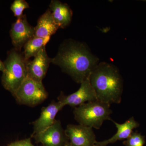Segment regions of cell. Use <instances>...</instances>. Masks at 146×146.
<instances>
[{"label": "cell", "instance_id": "2", "mask_svg": "<svg viewBox=\"0 0 146 146\" xmlns=\"http://www.w3.org/2000/svg\"><path fill=\"white\" fill-rule=\"evenodd\" d=\"M89 79L97 100L110 105L121 103L123 80L116 66L105 62L99 63Z\"/></svg>", "mask_w": 146, "mask_h": 146}, {"label": "cell", "instance_id": "4", "mask_svg": "<svg viewBox=\"0 0 146 146\" xmlns=\"http://www.w3.org/2000/svg\"><path fill=\"white\" fill-rule=\"evenodd\" d=\"M74 118L80 125L99 129L104 121L111 120L110 105L100 101H94L74 108Z\"/></svg>", "mask_w": 146, "mask_h": 146}, {"label": "cell", "instance_id": "20", "mask_svg": "<svg viewBox=\"0 0 146 146\" xmlns=\"http://www.w3.org/2000/svg\"><path fill=\"white\" fill-rule=\"evenodd\" d=\"M65 146H72V145L70 144V142H68V143H67V144L65 145Z\"/></svg>", "mask_w": 146, "mask_h": 146}, {"label": "cell", "instance_id": "11", "mask_svg": "<svg viewBox=\"0 0 146 146\" xmlns=\"http://www.w3.org/2000/svg\"><path fill=\"white\" fill-rule=\"evenodd\" d=\"M64 105L60 102H52L46 107L42 108L39 117L33 123V133H40L53 124L57 113L63 109Z\"/></svg>", "mask_w": 146, "mask_h": 146}, {"label": "cell", "instance_id": "17", "mask_svg": "<svg viewBox=\"0 0 146 146\" xmlns=\"http://www.w3.org/2000/svg\"><path fill=\"white\" fill-rule=\"evenodd\" d=\"M29 7V4L24 0H15L11 4V9L17 18L23 16L24 10Z\"/></svg>", "mask_w": 146, "mask_h": 146}, {"label": "cell", "instance_id": "19", "mask_svg": "<svg viewBox=\"0 0 146 146\" xmlns=\"http://www.w3.org/2000/svg\"><path fill=\"white\" fill-rule=\"evenodd\" d=\"M4 70V65L3 63L0 60V71L3 72Z\"/></svg>", "mask_w": 146, "mask_h": 146}, {"label": "cell", "instance_id": "12", "mask_svg": "<svg viewBox=\"0 0 146 146\" xmlns=\"http://www.w3.org/2000/svg\"><path fill=\"white\" fill-rule=\"evenodd\" d=\"M112 120L117 128V131L111 138L105 141L96 143L95 146H107L117 141L127 139L133 133V129L139 126V124L133 117L130 118L123 123L119 124Z\"/></svg>", "mask_w": 146, "mask_h": 146}, {"label": "cell", "instance_id": "18", "mask_svg": "<svg viewBox=\"0 0 146 146\" xmlns=\"http://www.w3.org/2000/svg\"><path fill=\"white\" fill-rule=\"evenodd\" d=\"M7 146H36L33 145L31 143L30 138H27L24 140H21L13 142L9 145Z\"/></svg>", "mask_w": 146, "mask_h": 146}, {"label": "cell", "instance_id": "15", "mask_svg": "<svg viewBox=\"0 0 146 146\" xmlns=\"http://www.w3.org/2000/svg\"><path fill=\"white\" fill-rule=\"evenodd\" d=\"M50 38H43L34 36L29 40L23 47V54L25 59L28 61L30 58L34 57L42 48L46 47Z\"/></svg>", "mask_w": 146, "mask_h": 146}, {"label": "cell", "instance_id": "8", "mask_svg": "<svg viewBox=\"0 0 146 146\" xmlns=\"http://www.w3.org/2000/svg\"><path fill=\"white\" fill-rule=\"evenodd\" d=\"M34 27L28 22L26 15L17 18L12 25L10 35L14 49L21 51L22 47L29 40L34 37Z\"/></svg>", "mask_w": 146, "mask_h": 146}, {"label": "cell", "instance_id": "7", "mask_svg": "<svg viewBox=\"0 0 146 146\" xmlns=\"http://www.w3.org/2000/svg\"><path fill=\"white\" fill-rule=\"evenodd\" d=\"M80 87L76 92L68 96L61 93L58 98V101L64 105L76 108L83 104L94 101L97 98L93 87L91 86L89 78L85 80L81 84Z\"/></svg>", "mask_w": 146, "mask_h": 146}, {"label": "cell", "instance_id": "5", "mask_svg": "<svg viewBox=\"0 0 146 146\" xmlns=\"http://www.w3.org/2000/svg\"><path fill=\"white\" fill-rule=\"evenodd\" d=\"M13 96L19 104L33 107L44 101L48 94L42 82L36 81L27 76Z\"/></svg>", "mask_w": 146, "mask_h": 146}, {"label": "cell", "instance_id": "3", "mask_svg": "<svg viewBox=\"0 0 146 146\" xmlns=\"http://www.w3.org/2000/svg\"><path fill=\"white\" fill-rule=\"evenodd\" d=\"M27 61L23 53L15 49L11 50L3 64L2 83L13 95L27 76Z\"/></svg>", "mask_w": 146, "mask_h": 146}, {"label": "cell", "instance_id": "9", "mask_svg": "<svg viewBox=\"0 0 146 146\" xmlns=\"http://www.w3.org/2000/svg\"><path fill=\"white\" fill-rule=\"evenodd\" d=\"M65 131L72 146H95L97 141L92 128L70 124L67 125Z\"/></svg>", "mask_w": 146, "mask_h": 146}, {"label": "cell", "instance_id": "1", "mask_svg": "<svg viewBox=\"0 0 146 146\" xmlns=\"http://www.w3.org/2000/svg\"><path fill=\"white\" fill-rule=\"evenodd\" d=\"M99 61L84 44L72 39L64 41L57 54L51 58V63L60 67L63 72L80 84L89 78Z\"/></svg>", "mask_w": 146, "mask_h": 146}, {"label": "cell", "instance_id": "16", "mask_svg": "<svg viewBox=\"0 0 146 146\" xmlns=\"http://www.w3.org/2000/svg\"><path fill=\"white\" fill-rule=\"evenodd\" d=\"M145 137L141 133L133 132L126 140L123 142L125 146H144Z\"/></svg>", "mask_w": 146, "mask_h": 146}, {"label": "cell", "instance_id": "10", "mask_svg": "<svg viewBox=\"0 0 146 146\" xmlns=\"http://www.w3.org/2000/svg\"><path fill=\"white\" fill-rule=\"evenodd\" d=\"M50 63L51 58L48 56L44 47L34 56L33 60L27 61V76L36 81L42 82Z\"/></svg>", "mask_w": 146, "mask_h": 146}, {"label": "cell", "instance_id": "13", "mask_svg": "<svg viewBox=\"0 0 146 146\" xmlns=\"http://www.w3.org/2000/svg\"><path fill=\"white\" fill-rule=\"evenodd\" d=\"M49 7L55 22L60 28H65L70 24L73 13L68 4L53 0L51 1Z\"/></svg>", "mask_w": 146, "mask_h": 146}, {"label": "cell", "instance_id": "6", "mask_svg": "<svg viewBox=\"0 0 146 146\" xmlns=\"http://www.w3.org/2000/svg\"><path fill=\"white\" fill-rule=\"evenodd\" d=\"M32 136L42 146H65L69 142L59 120H56L52 125Z\"/></svg>", "mask_w": 146, "mask_h": 146}, {"label": "cell", "instance_id": "14", "mask_svg": "<svg viewBox=\"0 0 146 146\" xmlns=\"http://www.w3.org/2000/svg\"><path fill=\"white\" fill-rule=\"evenodd\" d=\"M60 28L55 22L49 9L39 17L35 29L34 36L46 38L50 37Z\"/></svg>", "mask_w": 146, "mask_h": 146}]
</instances>
